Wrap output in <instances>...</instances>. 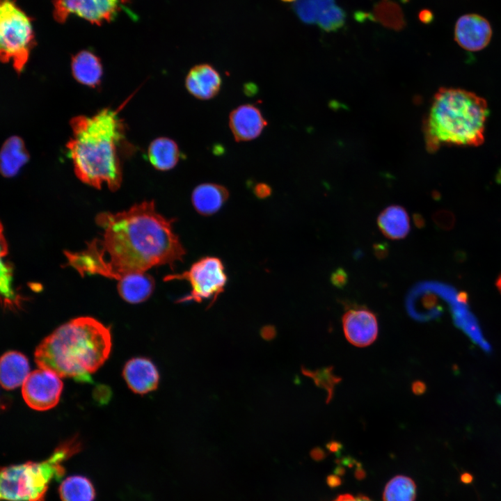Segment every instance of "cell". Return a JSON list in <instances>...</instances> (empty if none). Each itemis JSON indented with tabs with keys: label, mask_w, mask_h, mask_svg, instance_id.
<instances>
[{
	"label": "cell",
	"mask_w": 501,
	"mask_h": 501,
	"mask_svg": "<svg viewBox=\"0 0 501 501\" xmlns=\"http://www.w3.org/2000/svg\"><path fill=\"white\" fill-rule=\"evenodd\" d=\"M267 125V120L260 109L254 104L238 106L229 115V127L237 142L257 138Z\"/></svg>",
	"instance_id": "obj_12"
},
{
	"label": "cell",
	"mask_w": 501,
	"mask_h": 501,
	"mask_svg": "<svg viewBox=\"0 0 501 501\" xmlns=\"http://www.w3.org/2000/svg\"><path fill=\"white\" fill-rule=\"evenodd\" d=\"M177 143L168 137L154 139L148 148V157L152 166L158 170L166 171L177 164L181 156Z\"/></svg>",
	"instance_id": "obj_21"
},
{
	"label": "cell",
	"mask_w": 501,
	"mask_h": 501,
	"mask_svg": "<svg viewBox=\"0 0 501 501\" xmlns=\"http://www.w3.org/2000/svg\"><path fill=\"white\" fill-rule=\"evenodd\" d=\"M54 17L64 23L70 14L101 25L113 20L120 10V0H53Z\"/></svg>",
	"instance_id": "obj_9"
},
{
	"label": "cell",
	"mask_w": 501,
	"mask_h": 501,
	"mask_svg": "<svg viewBox=\"0 0 501 501\" xmlns=\"http://www.w3.org/2000/svg\"><path fill=\"white\" fill-rule=\"evenodd\" d=\"M255 193L256 196L260 198H265L271 194V189L269 185L264 183H260L255 186Z\"/></svg>",
	"instance_id": "obj_33"
},
{
	"label": "cell",
	"mask_w": 501,
	"mask_h": 501,
	"mask_svg": "<svg viewBox=\"0 0 501 501\" xmlns=\"http://www.w3.org/2000/svg\"><path fill=\"white\" fill-rule=\"evenodd\" d=\"M412 389L414 393L420 395L423 393L425 390V386L423 383L420 381H415L413 383Z\"/></svg>",
	"instance_id": "obj_36"
},
{
	"label": "cell",
	"mask_w": 501,
	"mask_h": 501,
	"mask_svg": "<svg viewBox=\"0 0 501 501\" xmlns=\"http://www.w3.org/2000/svg\"><path fill=\"white\" fill-rule=\"evenodd\" d=\"M29 363L26 357L16 351L4 353L0 362L1 386L6 390H13L22 385L29 375Z\"/></svg>",
	"instance_id": "obj_16"
},
{
	"label": "cell",
	"mask_w": 501,
	"mask_h": 501,
	"mask_svg": "<svg viewBox=\"0 0 501 501\" xmlns=\"http://www.w3.org/2000/svg\"><path fill=\"white\" fill-rule=\"evenodd\" d=\"M13 272L11 265L6 261L1 260V292L2 300L7 307L19 305V296L16 295L12 285Z\"/></svg>",
	"instance_id": "obj_28"
},
{
	"label": "cell",
	"mask_w": 501,
	"mask_h": 501,
	"mask_svg": "<svg viewBox=\"0 0 501 501\" xmlns=\"http://www.w3.org/2000/svg\"><path fill=\"white\" fill-rule=\"evenodd\" d=\"M281 1H284V2H291V1H294V0H281Z\"/></svg>",
	"instance_id": "obj_43"
},
{
	"label": "cell",
	"mask_w": 501,
	"mask_h": 501,
	"mask_svg": "<svg viewBox=\"0 0 501 501\" xmlns=\"http://www.w3.org/2000/svg\"><path fill=\"white\" fill-rule=\"evenodd\" d=\"M95 222L102 229L100 237L81 252L65 253L68 265L82 276L99 274L119 280L154 267L173 269L186 254L173 220L159 214L153 200L120 212H101Z\"/></svg>",
	"instance_id": "obj_1"
},
{
	"label": "cell",
	"mask_w": 501,
	"mask_h": 501,
	"mask_svg": "<svg viewBox=\"0 0 501 501\" xmlns=\"http://www.w3.org/2000/svg\"><path fill=\"white\" fill-rule=\"evenodd\" d=\"M110 329L97 319L80 317L54 330L37 347L35 361L60 377L88 382L111 349Z\"/></svg>",
	"instance_id": "obj_3"
},
{
	"label": "cell",
	"mask_w": 501,
	"mask_h": 501,
	"mask_svg": "<svg viewBox=\"0 0 501 501\" xmlns=\"http://www.w3.org/2000/svg\"><path fill=\"white\" fill-rule=\"evenodd\" d=\"M389 245L386 242H379L373 245V253L379 260H383L388 256Z\"/></svg>",
	"instance_id": "obj_31"
},
{
	"label": "cell",
	"mask_w": 501,
	"mask_h": 501,
	"mask_svg": "<svg viewBox=\"0 0 501 501\" xmlns=\"http://www.w3.org/2000/svg\"><path fill=\"white\" fill-rule=\"evenodd\" d=\"M226 187L215 183H203L196 186L191 193V203L195 210L205 216L218 212L228 200Z\"/></svg>",
	"instance_id": "obj_15"
},
{
	"label": "cell",
	"mask_w": 501,
	"mask_h": 501,
	"mask_svg": "<svg viewBox=\"0 0 501 501\" xmlns=\"http://www.w3.org/2000/svg\"><path fill=\"white\" fill-rule=\"evenodd\" d=\"M219 72L210 64L202 63L192 67L185 78V87L196 98L207 100L216 96L221 88Z\"/></svg>",
	"instance_id": "obj_14"
},
{
	"label": "cell",
	"mask_w": 501,
	"mask_h": 501,
	"mask_svg": "<svg viewBox=\"0 0 501 501\" xmlns=\"http://www.w3.org/2000/svg\"><path fill=\"white\" fill-rule=\"evenodd\" d=\"M303 374L313 379L315 384L327 392L326 403H328L333 398L335 386L338 384L341 378L333 373V367H323L319 369L310 370L302 367Z\"/></svg>",
	"instance_id": "obj_26"
},
{
	"label": "cell",
	"mask_w": 501,
	"mask_h": 501,
	"mask_svg": "<svg viewBox=\"0 0 501 501\" xmlns=\"http://www.w3.org/2000/svg\"><path fill=\"white\" fill-rule=\"evenodd\" d=\"M371 13L372 21L385 28L399 31L406 25L401 8L392 0H380L374 4Z\"/></svg>",
	"instance_id": "obj_22"
},
{
	"label": "cell",
	"mask_w": 501,
	"mask_h": 501,
	"mask_svg": "<svg viewBox=\"0 0 501 501\" xmlns=\"http://www.w3.org/2000/svg\"><path fill=\"white\" fill-rule=\"evenodd\" d=\"M416 486L410 477L398 475L385 487L383 501H415Z\"/></svg>",
	"instance_id": "obj_24"
},
{
	"label": "cell",
	"mask_w": 501,
	"mask_h": 501,
	"mask_svg": "<svg viewBox=\"0 0 501 501\" xmlns=\"http://www.w3.org/2000/svg\"><path fill=\"white\" fill-rule=\"evenodd\" d=\"M118 111L105 108L91 116H78L70 121L72 136L66 147L74 173L96 189L106 184L111 191L122 183V150L128 144Z\"/></svg>",
	"instance_id": "obj_2"
},
{
	"label": "cell",
	"mask_w": 501,
	"mask_h": 501,
	"mask_svg": "<svg viewBox=\"0 0 501 501\" xmlns=\"http://www.w3.org/2000/svg\"><path fill=\"white\" fill-rule=\"evenodd\" d=\"M35 35L31 18L13 0H1L0 6V56L3 63H11L22 72L31 49Z\"/></svg>",
	"instance_id": "obj_6"
},
{
	"label": "cell",
	"mask_w": 501,
	"mask_h": 501,
	"mask_svg": "<svg viewBox=\"0 0 501 501\" xmlns=\"http://www.w3.org/2000/svg\"><path fill=\"white\" fill-rule=\"evenodd\" d=\"M29 154L23 140L13 136L3 143L0 154V168L5 177L15 176L20 168L29 161Z\"/></svg>",
	"instance_id": "obj_20"
},
{
	"label": "cell",
	"mask_w": 501,
	"mask_h": 501,
	"mask_svg": "<svg viewBox=\"0 0 501 501\" xmlns=\"http://www.w3.org/2000/svg\"><path fill=\"white\" fill-rule=\"evenodd\" d=\"M62 501H93L95 488L91 482L81 475H73L64 479L58 488Z\"/></svg>",
	"instance_id": "obj_23"
},
{
	"label": "cell",
	"mask_w": 501,
	"mask_h": 501,
	"mask_svg": "<svg viewBox=\"0 0 501 501\" xmlns=\"http://www.w3.org/2000/svg\"><path fill=\"white\" fill-rule=\"evenodd\" d=\"M492 30L488 21L477 14H468L457 20L454 29L456 42L464 49L475 51L486 47Z\"/></svg>",
	"instance_id": "obj_11"
},
{
	"label": "cell",
	"mask_w": 501,
	"mask_h": 501,
	"mask_svg": "<svg viewBox=\"0 0 501 501\" xmlns=\"http://www.w3.org/2000/svg\"><path fill=\"white\" fill-rule=\"evenodd\" d=\"M311 455L314 459L319 460L324 456V452L321 449L317 447L312 450Z\"/></svg>",
	"instance_id": "obj_37"
},
{
	"label": "cell",
	"mask_w": 501,
	"mask_h": 501,
	"mask_svg": "<svg viewBox=\"0 0 501 501\" xmlns=\"http://www.w3.org/2000/svg\"><path fill=\"white\" fill-rule=\"evenodd\" d=\"M418 18L423 24H429L434 21L433 13L429 9H423L420 11Z\"/></svg>",
	"instance_id": "obj_34"
},
{
	"label": "cell",
	"mask_w": 501,
	"mask_h": 501,
	"mask_svg": "<svg viewBox=\"0 0 501 501\" xmlns=\"http://www.w3.org/2000/svg\"><path fill=\"white\" fill-rule=\"evenodd\" d=\"M63 390L61 377L52 371L40 368L29 374L22 388L26 404L35 411H47L59 401Z\"/></svg>",
	"instance_id": "obj_8"
},
{
	"label": "cell",
	"mask_w": 501,
	"mask_h": 501,
	"mask_svg": "<svg viewBox=\"0 0 501 501\" xmlns=\"http://www.w3.org/2000/svg\"><path fill=\"white\" fill-rule=\"evenodd\" d=\"M354 18L358 22H365L367 20L372 21V15L371 13L363 11H356L354 13Z\"/></svg>",
	"instance_id": "obj_35"
},
{
	"label": "cell",
	"mask_w": 501,
	"mask_h": 501,
	"mask_svg": "<svg viewBox=\"0 0 501 501\" xmlns=\"http://www.w3.org/2000/svg\"><path fill=\"white\" fill-rule=\"evenodd\" d=\"M488 113L486 100L477 95L460 88H440L434 96L426 125L429 150L441 145L482 144Z\"/></svg>",
	"instance_id": "obj_4"
},
{
	"label": "cell",
	"mask_w": 501,
	"mask_h": 501,
	"mask_svg": "<svg viewBox=\"0 0 501 501\" xmlns=\"http://www.w3.org/2000/svg\"><path fill=\"white\" fill-rule=\"evenodd\" d=\"M164 280H186L189 283V294L180 299L178 303L209 301V307H211L224 292L228 276L221 259L205 256L196 261L188 270L168 275Z\"/></svg>",
	"instance_id": "obj_7"
},
{
	"label": "cell",
	"mask_w": 501,
	"mask_h": 501,
	"mask_svg": "<svg viewBox=\"0 0 501 501\" xmlns=\"http://www.w3.org/2000/svg\"><path fill=\"white\" fill-rule=\"evenodd\" d=\"M413 221L418 228H422L424 225L423 217L418 214L413 215Z\"/></svg>",
	"instance_id": "obj_38"
},
{
	"label": "cell",
	"mask_w": 501,
	"mask_h": 501,
	"mask_svg": "<svg viewBox=\"0 0 501 501\" xmlns=\"http://www.w3.org/2000/svg\"><path fill=\"white\" fill-rule=\"evenodd\" d=\"M264 335L267 339L273 338L276 335V330L273 326L267 327L264 329Z\"/></svg>",
	"instance_id": "obj_39"
},
{
	"label": "cell",
	"mask_w": 501,
	"mask_h": 501,
	"mask_svg": "<svg viewBox=\"0 0 501 501\" xmlns=\"http://www.w3.org/2000/svg\"><path fill=\"white\" fill-rule=\"evenodd\" d=\"M123 377L129 389L138 395L155 390L160 380L157 366L145 357L130 359L124 367Z\"/></svg>",
	"instance_id": "obj_13"
},
{
	"label": "cell",
	"mask_w": 501,
	"mask_h": 501,
	"mask_svg": "<svg viewBox=\"0 0 501 501\" xmlns=\"http://www.w3.org/2000/svg\"><path fill=\"white\" fill-rule=\"evenodd\" d=\"M333 501H372L363 495L353 496L350 494H343L337 496Z\"/></svg>",
	"instance_id": "obj_32"
},
{
	"label": "cell",
	"mask_w": 501,
	"mask_h": 501,
	"mask_svg": "<svg viewBox=\"0 0 501 501\" xmlns=\"http://www.w3.org/2000/svg\"><path fill=\"white\" fill-rule=\"evenodd\" d=\"M349 280L348 273L344 269L338 267L335 269L330 276V282L335 287L344 288Z\"/></svg>",
	"instance_id": "obj_29"
},
{
	"label": "cell",
	"mask_w": 501,
	"mask_h": 501,
	"mask_svg": "<svg viewBox=\"0 0 501 501\" xmlns=\"http://www.w3.org/2000/svg\"><path fill=\"white\" fill-rule=\"evenodd\" d=\"M435 223L440 228H450L454 223V218L449 212H438L434 216Z\"/></svg>",
	"instance_id": "obj_30"
},
{
	"label": "cell",
	"mask_w": 501,
	"mask_h": 501,
	"mask_svg": "<svg viewBox=\"0 0 501 501\" xmlns=\"http://www.w3.org/2000/svg\"><path fill=\"white\" fill-rule=\"evenodd\" d=\"M327 447L331 452H336L340 449L341 445L340 443L333 440L328 443Z\"/></svg>",
	"instance_id": "obj_40"
},
{
	"label": "cell",
	"mask_w": 501,
	"mask_h": 501,
	"mask_svg": "<svg viewBox=\"0 0 501 501\" xmlns=\"http://www.w3.org/2000/svg\"><path fill=\"white\" fill-rule=\"evenodd\" d=\"M461 481L465 484H469L472 481V476L469 473H463L461 475Z\"/></svg>",
	"instance_id": "obj_41"
},
{
	"label": "cell",
	"mask_w": 501,
	"mask_h": 501,
	"mask_svg": "<svg viewBox=\"0 0 501 501\" xmlns=\"http://www.w3.org/2000/svg\"><path fill=\"white\" fill-rule=\"evenodd\" d=\"M377 225L383 234L395 240L405 238L410 231V219L404 207L393 205L385 208L378 216Z\"/></svg>",
	"instance_id": "obj_19"
},
{
	"label": "cell",
	"mask_w": 501,
	"mask_h": 501,
	"mask_svg": "<svg viewBox=\"0 0 501 501\" xmlns=\"http://www.w3.org/2000/svg\"><path fill=\"white\" fill-rule=\"evenodd\" d=\"M345 21V11L338 6L332 5L320 14L317 24L322 31L333 32L342 28Z\"/></svg>",
	"instance_id": "obj_27"
},
{
	"label": "cell",
	"mask_w": 501,
	"mask_h": 501,
	"mask_svg": "<svg viewBox=\"0 0 501 501\" xmlns=\"http://www.w3.org/2000/svg\"><path fill=\"white\" fill-rule=\"evenodd\" d=\"M342 321L344 335L353 345L364 347L376 340L379 329L377 318L367 307L351 305L343 315Z\"/></svg>",
	"instance_id": "obj_10"
},
{
	"label": "cell",
	"mask_w": 501,
	"mask_h": 501,
	"mask_svg": "<svg viewBox=\"0 0 501 501\" xmlns=\"http://www.w3.org/2000/svg\"><path fill=\"white\" fill-rule=\"evenodd\" d=\"M335 0H297L293 9L300 19L306 24L317 23L320 14L333 5Z\"/></svg>",
	"instance_id": "obj_25"
},
{
	"label": "cell",
	"mask_w": 501,
	"mask_h": 501,
	"mask_svg": "<svg viewBox=\"0 0 501 501\" xmlns=\"http://www.w3.org/2000/svg\"><path fill=\"white\" fill-rule=\"evenodd\" d=\"M77 439L59 445L51 455L40 462L28 461L3 467L0 477V497L8 501H44L51 480L65 474L63 463L80 450Z\"/></svg>",
	"instance_id": "obj_5"
},
{
	"label": "cell",
	"mask_w": 501,
	"mask_h": 501,
	"mask_svg": "<svg viewBox=\"0 0 501 501\" xmlns=\"http://www.w3.org/2000/svg\"><path fill=\"white\" fill-rule=\"evenodd\" d=\"M73 77L80 84L95 88L100 84L102 65L100 58L88 50L75 54L71 61Z\"/></svg>",
	"instance_id": "obj_18"
},
{
	"label": "cell",
	"mask_w": 501,
	"mask_h": 501,
	"mask_svg": "<svg viewBox=\"0 0 501 501\" xmlns=\"http://www.w3.org/2000/svg\"><path fill=\"white\" fill-rule=\"evenodd\" d=\"M496 286L501 292V275L499 276V278L497 280L496 282Z\"/></svg>",
	"instance_id": "obj_42"
},
{
	"label": "cell",
	"mask_w": 501,
	"mask_h": 501,
	"mask_svg": "<svg viewBox=\"0 0 501 501\" xmlns=\"http://www.w3.org/2000/svg\"><path fill=\"white\" fill-rule=\"evenodd\" d=\"M118 280L119 294L131 303H138L148 299L155 286L154 278L145 272L129 273Z\"/></svg>",
	"instance_id": "obj_17"
}]
</instances>
